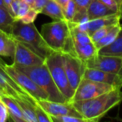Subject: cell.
<instances>
[{
	"label": "cell",
	"instance_id": "1",
	"mask_svg": "<svg viewBox=\"0 0 122 122\" xmlns=\"http://www.w3.org/2000/svg\"><path fill=\"white\" fill-rule=\"evenodd\" d=\"M121 101L122 90L119 88L95 98L70 103L87 122H96Z\"/></svg>",
	"mask_w": 122,
	"mask_h": 122
},
{
	"label": "cell",
	"instance_id": "2",
	"mask_svg": "<svg viewBox=\"0 0 122 122\" xmlns=\"http://www.w3.org/2000/svg\"><path fill=\"white\" fill-rule=\"evenodd\" d=\"M41 34L53 51L75 54L70 24L65 19L54 20L43 24Z\"/></svg>",
	"mask_w": 122,
	"mask_h": 122
},
{
	"label": "cell",
	"instance_id": "3",
	"mask_svg": "<svg viewBox=\"0 0 122 122\" xmlns=\"http://www.w3.org/2000/svg\"><path fill=\"white\" fill-rule=\"evenodd\" d=\"M11 34L14 39L22 42L44 59L54 52L46 44L34 23L24 24L19 19H14Z\"/></svg>",
	"mask_w": 122,
	"mask_h": 122
},
{
	"label": "cell",
	"instance_id": "4",
	"mask_svg": "<svg viewBox=\"0 0 122 122\" xmlns=\"http://www.w3.org/2000/svg\"><path fill=\"white\" fill-rule=\"evenodd\" d=\"M14 65L18 70L27 75L38 86L40 87L47 94L48 99L49 100L55 102H61V103L69 102L54 84L45 63L40 65H34V66H20V65Z\"/></svg>",
	"mask_w": 122,
	"mask_h": 122
},
{
	"label": "cell",
	"instance_id": "5",
	"mask_svg": "<svg viewBox=\"0 0 122 122\" xmlns=\"http://www.w3.org/2000/svg\"><path fill=\"white\" fill-rule=\"evenodd\" d=\"M44 63L47 65L48 70L56 86L70 102L75 94V90L70 86L65 73L63 54L53 52L44 59Z\"/></svg>",
	"mask_w": 122,
	"mask_h": 122
},
{
	"label": "cell",
	"instance_id": "6",
	"mask_svg": "<svg viewBox=\"0 0 122 122\" xmlns=\"http://www.w3.org/2000/svg\"><path fill=\"white\" fill-rule=\"evenodd\" d=\"M115 89H119L113 85L108 84L102 83V82L94 81V80L82 79L80 82L78 87L75 90L73 97L70 102L79 101V100H89L101 95L103 94L113 90ZM121 89V88H120Z\"/></svg>",
	"mask_w": 122,
	"mask_h": 122
},
{
	"label": "cell",
	"instance_id": "7",
	"mask_svg": "<svg viewBox=\"0 0 122 122\" xmlns=\"http://www.w3.org/2000/svg\"><path fill=\"white\" fill-rule=\"evenodd\" d=\"M4 69L9 76L34 100H49L48 95L27 75L18 70L14 65L4 64Z\"/></svg>",
	"mask_w": 122,
	"mask_h": 122
},
{
	"label": "cell",
	"instance_id": "8",
	"mask_svg": "<svg viewBox=\"0 0 122 122\" xmlns=\"http://www.w3.org/2000/svg\"><path fill=\"white\" fill-rule=\"evenodd\" d=\"M4 61L0 59V90L8 96L16 99H24L35 105L36 100L24 91L6 72L4 69Z\"/></svg>",
	"mask_w": 122,
	"mask_h": 122
},
{
	"label": "cell",
	"instance_id": "9",
	"mask_svg": "<svg viewBox=\"0 0 122 122\" xmlns=\"http://www.w3.org/2000/svg\"><path fill=\"white\" fill-rule=\"evenodd\" d=\"M65 70L71 88L76 90L80 82L83 79V75L85 70V65L80 59L76 55L70 54H63Z\"/></svg>",
	"mask_w": 122,
	"mask_h": 122
},
{
	"label": "cell",
	"instance_id": "10",
	"mask_svg": "<svg viewBox=\"0 0 122 122\" xmlns=\"http://www.w3.org/2000/svg\"><path fill=\"white\" fill-rule=\"evenodd\" d=\"M86 68L122 75V56H107L96 54L84 62Z\"/></svg>",
	"mask_w": 122,
	"mask_h": 122
},
{
	"label": "cell",
	"instance_id": "11",
	"mask_svg": "<svg viewBox=\"0 0 122 122\" xmlns=\"http://www.w3.org/2000/svg\"><path fill=\"white\" fill-rule=\"evenodd\" d=\"M13 59V64L20 66H34L44 63V58L17 39H15V50Z\"/></svg>",
	"mask_w": 122,
	"mask_h": 122
},
{
	"label": "cell",
	"instance_id": "12",
	"mask_svg": "<svg viewBox=\"0 0 122 122\" xmlns=\"http://www.w3.org/2000/svg\"><path fill=\"white\" fill-rule=\"evenodd\" d=\"M83 78L108 84L116 88H122V75L120 74L104 71L97 69L85 68Z\"/></svg>",
	"mask_w": 122,
	"mask_h": 122
},
{
	"label": "cell",
	"instance_id": "13",
	"mask_svg": "<svg viewBox=\"0 0 122 122\" xmlns=\"http://www.w3.org/2000/svg\"><path fill=\"white\" fill-rule=\"evenodd\" d=\"M36 102L50 116L70 115L81 117L70 102L61 103V102H55L49 100H36Z\"/></svg>",
	"mask_w": 122,
	"mask_h": 122
},
{
	"label": "cell",
	"instance_id": "14",
	"mask_svg": "<svg viewBox=\"0 0 122 122\" xmlns=\"http://www.w3.org/2000/svg\"><path fill=\"white\" fill-rule=\"evenodd\" d=\"M120 19H121V18L118 14L106 16V17L97 18V19H90L88 21V24H87L86 32L90 36L95 31H96L97 29H100V28L120 24Z\"/></svg>",
	"mask_w": 122,
	"mask_h": 122
},
{
	"label": "cell",
	"instance_id": "15",
	"mask_svg": "<svg viewBox=\"0 0 122 122\" xmlns=\"http://www.w3.org/2000/svg\"><path fill=\"white\" fill-rule=\"evenodd\" d=\"M86 11H87V15H88L89 20L90 19H97V18L106 17V16L118 14L115 11L112 10V9H109L100 0H93L90 3V5L88 6Z\"/></svg>",
	"mask_w": 122,
	"mask_h": 122
},
{
	"label": "cell",
	"instance_id": "16",
	"mask_svg": "<svg viewBox=\"0 0 122 122\" xmlns=\"http://www.w3.org/2000/svg\"><path fill=\"white\" fill-rule=\"evenodd\" d=\"M0 100L4 102V104L7 107L9 117L15 122H26L24 120V115L22 113L20 107L18 104L16 99L8 95H3L0 97Z\"/></svg>",
	"mask_w": 122,
	"mask_h": 122
},
{
	"label": "cell",
	"instance_id": "17",
	"mask_svg": "<svg viewBox=\"0 0 122 122\" xmlns=\"http://www.w3.org/2000/svg\"><path fill=\"white\" fill-rule=\"evenodd\" d=\"M15 50V39L8 33L0 29V56L14 57Z\"/></svg>",
	"mask_w": 122,
	"mask_h": 122
},
{
	"label": "cell",
	"instance_id": "18",
	"mask_svg": "<svg viewBox=\"0 0 122 122\" xmlns=\"http://www.w3.org/2000/svg\"><path fill=\"white\" fill-rule=\"evenodd\" d=\"M97 54L107 56H122V28L114 41L97 51Z\"/></svg>",
	"mask_w": 122,
	"mask_h": 122
},
{
	"label": "cell",
	"instance_id": "19",
	"mask_svg": "<svg viewBox=\"0 0 122 122\" xmlns=\"http://www.w3.org/2000/svg\"><path fill=\"white\" fill-rule=\"evenodd\" d=\"M73 44L75 54L83 62H85L86 60L91 59L97 54V49L93 43L80 44L73 41Z\"/></svg>",
	"mask_w": 122,
	"mask_h": 122
},
{
	"label": "cell",
	"instance_id": "20",
	"mask_svg": "<svg viewBox=\"0 0 122 122\" xmlns=\"http://www.w3.org/2000/svg\"><path fill=\"white\" fill-rule=\"evenodd\" d=\"M40 14H43L44 15H46L48 17H50L54 20L65 19L63 9L55 0H49L47 3V4L44 6V9H42Z\"/></svg>",
	"mask_w": 122,
	"mask_h": 122
},
{
	"label": "cell",
	"instance_id": "21",
	"mask_svg": "<svg viewBox=\"0 0 122 122\" xmlns=\"http://www.w3.org/2000/svg\"><path fill=\"white\" fill-rule=\"evenodd\" d=\"M70 28V34L72 36V39L74 42L80 44H85L92 43L90 36L86 31L81 29L76 24L72 22H69Z\"/></svg>",
	"mask_w": 122,
	"mask_h": 122
},
{
	"label": "cell",
	"instance_id": "22",
	"mask_svg": "<svg viewBox=\"0 0 122 122\" xmlns=\"http://www.w3.org/2000/svg\"><path fill=\"white\" fill-rule=\"evenodd\" d=\"M19 104V107H20L22 113L24 115V120L26 122H38L37 117L35 115V111H34V104L31 102L28 101L24 99H18L16 100Z\"/></svg>",
	"mask_w": 122,
	"mask_h": 122
},
{
	"label": "cell",
	"instance_id": "23",
	"mask_svg": "<svg viewBox=\"0 0 122 122\" xmlns=\"http://www.w3.org/2000/svg\"><path fill=\"white\" fill-rule=\"evenodd\" d=\"M121 28H122V26L120 24H115V25L114 26V27L112 28V29H110V30L109 31V32L107 33L102 39H100L99 41H97L96 43H95L94 44H95L97 51H98L99 49H101V48L106 46L107 44H110L112 41L115 40V38L118 36L120 31L121 30Z\"/></svg>",
	"mask_w": 122,
	"mask_h": 122
},
{
	"label": "cell",
	"instance_id": "24",
	"mask_svg": "<svg viewBox=\"0 0 122 122\" xmlns=\"http://www.w3.org/2000/svg\"><path fill=\"white\" fill-rule=\"evenodd\" d=\"M14 21V19L10 15L7 9L0 7V29L11 34Z\"/></svg>",
	"mask_w": 122,
	"mask_h": 122
},
{
	"label": "cell",
	"instance_id": "25",
	"mask_svg": "<svg viewBox=\"0 0 122 122\" xmlns=\"http://www.w3.org/2000/svg\"><path fill=\"white\" fill-rule=\"evenodd\" d=\"M76 5L74 0H70L69 3L66 4L63 9V14L65 19L68 22H71L72 19L75 17V14L76 13Z\"/></svg>",
	"mask_w": 122,
	"mask_h": 122
},
{
	"label": "cell",
	"instance_id": "26",
	"mask_svg": "<svg viewBox=\"0 0 122 122\" xmlns=\"http://www.w3.org/2000/svg\"><path fill=\"white\" fill-rule=\"evenodd\" d=\"M51 120H52V122H87L86 120L82 117L70 115L51 116Z\"/></svg>",
	"mask_w": 122,
	"mask_h": 122
},
{
	"label": "cell",
	"instance_id": "27",
	"mask_svg": "<svg viewBox=\"0 0 122 122\" xmlns=\"http://www.w3.org/2000/svg\"><path fill=\"white\" fill-rule=\"evenodd\" d=\"M34 111H35L36 117H37L38 122H52L51 116L44 109H42L38 105L37 102L34 105Z\"/></svg>",
	"mask_w": 122,
	"mask_h": 122
},
{
	"label": "cell",
	"instance_id": "28",
	"mask_svg": "<svg viewBox=\"0 0 122 122\" xmlns=\"http://www.w3.org/2000/svg\"><path fill=\"white\" fill-rule=\"evenodd\" d=\"M115 25V24H114V25L106 26V27L100 28V29H97L96 31H95V32H94L93 34L90 35V39H91L92 43H93V44H95V43H96L97 41L100 40V39H102V38H103L104 36H105V34H106L107 33H108L109 31H110Z\"/></svg>",
	"mask_w": 122,
	"mask_h": 122
},
{
	"label": "cell",
	"instance_id": "29",
	"mask_svg": "<svg viewBox=\"0 0 122 122\" xmlns=\"http://www.w3.org/2000/svg\"><path fill=\"white\" fill-rule=\"evenodd\" d=\"M39 14V13L38 11H36L35 9L30 8V9L29 10V12L25 14L23 18H21L19 20H21L24 24H30V23H34V20L36 19V18L38 17V15Z\"/></svg>",
	"mask_w": 122,
	"mask_h": 122
},
{
	"label": "cell",
	"instance_id": "30",
	"mask_svg": "<svg viewBox=\"0 0 122 122\" xmlns=\"http://www.w3.org/2000/svg\"><path fill=\"white\" fill-rule=\"evenodd\" d=\"M30 6L29 4H27L26 3L23 2L20 0V3H19V11H18L17 17L15 19H20L21 18H23L30 9Z\"/></svg>",
	"mask_w": 122,
	"mask_h": 122
},
{
	"label": "cell",
	"instance_id": "31",
	"mask_svg": "<svg viewBox=\"0 0 122 122\" xmlns=\"http://www.w3.org/2000/svg\"><path fill=\"white\" fill-rule=\"evenodd\" d=\"M100 1H101L105 5H106L109 9H112V10L115 11V13H117V14L120 16V9H119V6L117 5V4L115 3V0H100ZM120 17H121V16H120Z\"/></svg>",
	"mask_w": 122,
	"mask_h": 122
},
{
	"label": "cell",
	"instance_id": "32",
	"mask_svg": "<svg viewBox=\"0 0 122 122\" xmlns=\"http://www.w3.org/2000/svg\"><path fill=\"white\" fill-rule=\"evenodd\" d=\"M49 0H34L33 3L31 8L34 9H35L36 11L40 14V12L42 11V9L44 8V6L47 4V3L49 2Z\"/></svg>",
	"mask_w": 122,
	"mask_h": 122
},
{
	"label": "cell",
	"instance_id": "33",
	"mask_svg": "<svg viewBox=\"0 0 122 122\" xmlns=\"http://www.w3.org/2000/svg\"><path fill=\"white\" fill-rule=\"evenodd\" d=\"M76 5L77 9H80V10H86L88 6L90 4V3L93 0H74Z\"/></svg>",
	"mask_w": 122,
	"mask_h": 122
},
{
	"label": "cell",
	"instance_id": "34",
	"mask_svg": "<svg viewBox=\"0 0 122 122\" xmlns=\"http://www.w3.org/2000/svg\"><path fill=\"white\" fill-rule=\"evenodd\" d=\"M12 1L13 0H4V5H5V8L9 14H10V6H11V3H12Z\"/></svg>",
	"mask_w": 122,
	"mask_h": 122
},
{
	"label": "cell",
	"instance_id": "35",
	"mask_svg": "<svg viewBox=\"0 0 122 122\" xmlns=\"http://www.w3.org/2000/svg\"><path fill=\"white\" fill-rule=\"evenodd\" d=\"M55 1L61 6V8H62V9H64V8L66 6V4L69 3V1H70V0H55Z\"/></svg>",
	"mask_w": 122,
	"mask_h": 122
},
{
	"label": "cell",
	"instance_id": "36",
	"mask_svg": "<svg viewBox=\"0 0 122 122\" xmlns=\"http://www.w3.org/2000/svg\"><path fill=\"white\" fill-rule=\"evenodd\" d=\"M115 3L117 4V5L119 6L120 16H121V19H122V0H115Z\"/></svg>",
	"mask_w": 122,
	"mask_h": 122
},
{
	"label": "cell",
	"instance_id": "37",
	"mask_svg": "<svg viewBox=\"0 0 122 122\" xmlns=\"http://www.w3.org/2000/svg\"><path fill=\"white\" fill-rule=\"evenodd\" d=\"M21 1H23V2H24V3H26L27 4H29V6H32V4H33V3H34V0H21Z\"/></svg>",
	"mask_w": 122,
	"mask_h": 122
},
{
	"label": "cell",
	"instance_id": "38",
	"mask_svg": "<svg viewBox=\"0 0 122 122\" xmlns=\"http://www.w3.org/2000/svg\"><path fill=\"white\" fill-rule=\"evenodd\" d=\"M0 7H2V8H4V9H6L5 5H4V0H0Z\"/></svg>",
	"mask_w": 122,
	"mask_h": 122
},
{
	"label": "cell",
	"instance_id": "39",
	"mask_svg": "<svg viewBox=\"0 0 122 122\" xmlns=\"http://www.w3.org/2000/svg\"><path fill=\"white\" fill-rule=\"evenodd\" d=\"M121 26H122V25H121Z\"/></svg>",
	"mask_w": 122,
	"mask_h": 122
}]
</instances>
